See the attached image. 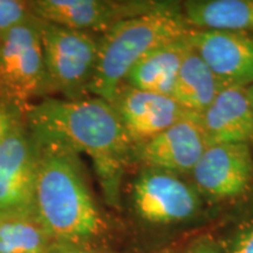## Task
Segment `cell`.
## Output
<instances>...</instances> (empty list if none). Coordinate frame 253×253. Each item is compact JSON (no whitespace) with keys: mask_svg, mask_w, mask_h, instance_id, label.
<instances>
[{"mask_svg":"<svg viewBox=\"0 0 253 253\" xmlns=\"http://www.w3.org/2000/svg\"><path fill=\"white\" fill-rule=\"evenodd\" d=\"M209 145L253 144V108L246 87H227L212 103L198 114Z\"/></svg>","mask_w":253,"mask_h":253,"instance_id":"obj_13","label":"cell"},{"mask_svg":"<svg viewBox=\"0 0 253 253\" xmlns=\"http://www.w3.org/2000/svg\"><path fill=\"white\" fill-rule=\"evenodd\" d=\"M33 140V138H32ZM34 212L53 242L96 243L106 221L95 203L78 154L33 140Z\"/></svg>","mask_w":253,"mask_h":253,"instance_id":"obj_2","label":"cell"},{"mask_svg":"<svg viewBox=\"0 0 253 253\" xmlns=\"http://www.w3.org/2000/svg\"><path fill=\"white\" fill-rule=\"evenodd\" d=\"M33 15L41 20L87 33L103 34L114 25L156 8L161 1L112 0H34Z\"/></svg>","mask_w":253,"mask_h":253,"instance_id":"obj_9","label":"cell"},{"mask_svg":"<svg viewBox=\"0 0 253 253\" xmlns=\"http://www.w3.org/2000/svg\"><path fill=\"white\" fill-rule=\"evenodd\" d=\"M32 17L33 13L28 1L0 0V40Z\"/></svg>","mask_w":253,"mask_h":253,"instance_id":"obj_18","label":"cell"},{"mask_svg":"<svg viewBox=\"0 0 253 253\" xmlns=\"http://www.w3.org/2000/svg\"><path fill=\"white\" fill-rule=\"evenodd\" d=\"M50 93L38 18L32 17L0 40V97L21 110Z\"/></svg>","mask_w":253,"mask_h":253,"instance_id":"obj_5","label":"cell"},{"mask_svg":"<svg viewBox=\"0 0 253 253\" xmlns=\"http://www.w3.org/2000/svg\"><path fill=\"white\" fill-rule=\"evenodd\" d=\"M181 7L192 28L253 34V0H189Z\"/></svg>","mask_w":253,"mask_h":253,"instance_id":"obj_15","label":"cell"},{"mask_svg":"<svg viewBox=\"0 0 253 253\" xmlns=\"http://www.w3.org/2000/svg\"><path fill=\"white\" fill-rule=\"evenodd\" d=\"M23 115V110L2 97H0V145L15 121Z\"/></svg>","mask_w":253,"mask_h":253,"instance_id":"obj_21","label":"cell"},{"mask_svg":"<svg viewBox=\"0 0 253 253\" xmlns=\"http://www.w3.org/2000/svg\"><path fill=\"white\" fill-rule=\"evenodd\" d=\"M221 253H253V218L236 227L221 246Z\"/></svg>","mask_w":253,"mask_h":253,"instance_id":"obj_19","label":"cell"},{"mask_svg":"<svg viewBox=\"0 0 253 253\" xmlns=\"http://www.w3.org/2000/svg\"><path fill=\"white\" fill-rule=\"evenodd\" d=\"M182 253H221V246L213 237L205 235L190 243Z\"/></svg>","mask_w":253,"mask_h":253,"instance_id":"obj_22","label":"cell"},{"mask_svg":"<svg viewBox=\"0 0 253 253\" xmlns=\"http://www.w3.org/2000/svg\"><path fill=\"white\" fill-rule=\"evenodd\" d=\"M209 147L197 115L136 144L132 150V163L190 175Z\"/></svg>","mask_w":253,"mask_h":253,"instance_id":"obj_12","label":"cell"},{"mask_svg":"<svg viewBox=\"0 0 253 253\" xmlns=\"http://www.w3.org/2000/svg\"><path fill=\"white\" fill-rule=\"evenodd\" d=\"M52 243L36 214L0 218V253H48Z\"/></svg>","mask_w":253,"mask_h":253,"instance_id":"obj_17","label":"cell"},{"mask_svg":"<svg viewBox=\"0 0 253 253\" xmlns=\"http://www.w3.org/2000/svg\"><path fill=\"white\" fill-rule=\"evenodd\" d=\"M246 91H248L250 102H251V106H252V108H253V84H250L249 87H246Z\"/></svg>","mask_w":253,"mask_h":253,"instance_id":"obj_23","label":"cell"},{"mask_svg":"<svg viewBox=\"0 0 253 253\" xmlns=\"http://www.w3.org/2000/svg\"><path fill=\"white\" fill-rule=\"evenodd\" d=\"M130 199L135 213L154 226H173L195 219L204 199L183 175L141 167L131 182Z\"/></svg>","mask_w":253,"mask_h":253,"instance_id":"obj_6","label":"cell"},{"mask_svg":"<svg viewBox=\"0 0 253 253\" xmlns=\"http://www.w3.org/2000/svg\"><path fill=\"white\" fill-rule=\"evenodd\" d=\"M221 89H224L223 84L190 46L177 72L170 97L183 108L201 114L212 103Z\"/></svg>","mask_w":253,"mask_h":253,"instance_id":"obj_16","label":"cell"},{"mask_svg":"<svg viewBox=\"0 0 253 253\" xmlns=\"http://www.w3.org/2000/svg\"><path fill=\"white\" fill-rule=\"evenodd\" d=\"M32 138L50 142L90 158L107 202L118 207L134 142L113 104L100 97H43L23 110Z\"/></svg>","mask_w":253,"mask_h":253,"instance_id":"obj_1","label":"cell"},{"mask_svg":"<svg viewBox=\"0 0 253 253\" xmlns=\"http://www.w3.org/2000/svg\"><path fill=\"white\" fill-rule=\"evenodd\" d=\"M34 181L36 150L21 115L0 145V218L36 214Z\"/></svg>","mask_w":253,"mask_h":253,"instance_id":"obj_8","label":"cell"},{"mask_svg":"<svg viewBox=\"0 0 253 253\" xmlns=\"http://www.w3.org/2000/svg\"><path fill=\"white\" fill-rule=\"evenodd\" d=\"M188 40L224 88L253 84V34L191 28Z\"/></svg>","mask_w":253,"mask_h":253,"instance_id":"obj_10","label":"cell"},{"mask_svg":"<svg viewBox=\"0 0 253 253\" xmlns=\"http://www.w3.org/2000/svg\"><path fill=\"white\" fill-rule=\"evenodd\" d=\"M38 26L50 93L68 100L87 97L101 34L74 31L39 18Z\"/></svg>","mask_w":253,"mask_h":253,"instance_id":"obj_4","label":"cell"},{"mask_svg":"<svg viewBox=\"0 0 253 253\" xmlns=\"http://www.w3.org/2000/svg\"><path fill=\"white\" fill-rule=\"evenodd\" d=\"M134 144H140L176 123L198 114L183 108L170 96L122 84L110 102Z\"/></svg>","mask_w":253,"mask_h":253,"instance_id":"obj_11","label":"cell"},{"mask_svg":"<svg viewBox=\"0 0 253 253\" xmlns=\"http://www.w3.org/2000/svg\"><path fill=\"white\" fill-rule=\"evenodd\" d=\"M181 4L163 2L147 13L122 20L101 34L96 67L88 94L112 102L130 69L145 54L186 36Z\"/></svg>","mask_w":253,"mask_h":253,"instance_id":"obj_3","label":"cell"},{"mask_svg":"<svg viewBox=\"0 0 253 253\" xmlns=\"http://www.w3.org/2000/svg\"><path fill=\"white\" fill-rule=\"evenodd\" d=\"M188 34L150 50L129 71L122 84L170 96L177 72L190 48Z\"/></svg>","mask_w":253,"mask_h":253,"instance_id":"obj_14","label":"cell"},{"mask_svg":"<svg viewBox=\"0 0 253 253\" xmlns=\"http://www.w3.org/2000/svg\"><path fill=\"white\" fill-rule=\"evenodd\" d=\"M190 176L204 202L219 203L242 197L253 186L251 144L210 145Z\"/></svg>","mask_w":253,"mask_h":253,"instance_id":"obj_7","label":"cell"},{"mask_svg":"<svg viewBox=\"0 0 253 253\" xmlns=\"http://www.w3.org/2000/svg\"><path fill=\"white\" fill-rule=\"evenodd\" d=\"M48 253H120L104 249L96 243L53 242Z\"/></svg>","mask_w":253,"mask_h":253,"instance_id":"obj_20","label":"cell"}]
</instances>
